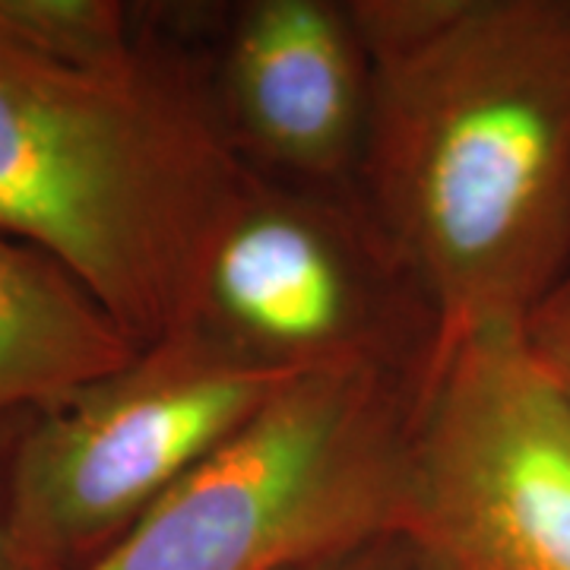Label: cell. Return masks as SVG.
<instances>
[{"label":"cell","mask_w":570,"mask_h":570,"mask_svg":"<svg viewBox=\"0 0 570 570\" xmlns=\"http://www.w3.org/2000/svg\"><path fill=\"white\" fill-rule=\"evenodd\" d=\"M358 197L450 348L527 333L570 261V0H348Z\"/></svg>","instance_id":"1"},{"label":"cell","mask_w":570,"mask_h":570,"mask_svg":"<svg viewBox=\"0 0 570 570\" xmlns=\"http://www.w3.org/2000/svg\"><path fill=\"white\" fill-rule=\"evenodd\" d=\"M254 168L235 153L171 13L121 63L45 58L0 29V232L149 346L178 330L206 238Z\"/></svg>","instance_id":"2"},{"label":"cell","mask_w":570,"mask_h":570,"mask_svg":"<svg viewBox=\"0 0 570 570\" xmlns=\"http://www.w3.org/2000/svg\"><path fill=\"white\" fill-rule=\"evenodd\" d=\"M422 377L298 374L89 570H302L403 535Z\"/></svg>","instance_id":"3"},{"label":"cell","mask_w":570,"mask_h":570,"mask_svg":"<svg viewBox=\"0 0 570 570\" xmlns=\"http://www.w3.org/2000/svg\"><path fill=\"white\" fill-rule=\"evenodd\" d=\"M292 377L184 324L29 412L13 463L22 568H92Z\"/></svg>","instance_id":"4"},{"label":"cell","mask_w":570,"mask_h":570,"mask_svg":"<svg viewBox=\"0 0 570 570\" xmlns=\"http://www.w3.org/2000/svg\"><path fill=\"white\" fill-rule=\"evenodd\" d=\"M184 324L279 374L371 365L428 381L438 348L428 302L358 190L261 171L206 238Z\"/></svg>","instance_id":"5"},{"label":"cell","mask_w":570,"mask_h":570,"mask_svg":"<svg viewBox=\"0 0 570 570\" xmlns=\"http://www.w3.org/2000/svg\"><path fill=\"white\" fill-rule=\"evenodd\" d=\"M403 539L425 570H570V396L527 333L428 371Z\"/></svg>","instance_id":"6"},{"label":"cell","mask_w":570,"mask_h":570,"mask_svg":"<svg viewBox=\"0 0 570 570\" xmlns=\"http://www.w3.org/2000/svg\"><path fill=\"white\" fill-rule=\"evenodd\" d=\"M235 153L266 178L358 190L371 127V63L348 3L232 7L204 70Z\"/></svg>","instance_id":"7"},{"label":"cell","mask_w":570,"mask_h":570,"mask_svg":"<svg viewBox=\"0 0 570 570\" xmlns=\"http://www.w3.org/2000/svg\"><path fill=\"white\" fill-rule=\"evenodd\" d=\"M137 352L58 261L0 232V419L48 406Z\"/></svg>","instance_id":"8"},{"label":"cell","mask_w":570,"mask_h":570,"mask_svg":"<svg viewBox=\"0 0 570 570\" xmlns=\"http://www.w3.org/2000/svg\"><path fill=\"white\" fill-rule=\"evenodd\" d=\"M0 29L45 58L121 63L146 45V7L121 0H0Z\"/></svg>","instance_id":"9"},{"label":"cell","mask_w":570,"mask_h":570,"mask_svg":"<svg viewBox=\"0 0 570 570\" xmlns=\"http://www.w3.org/2000/svg\"><path fill=\"white\" fill-rule=\"evenodd\" d=\"M29 412L0 419V570H26L13 539V463Z\"/></svg>","instance_id":"10"},{"label":"cell","mask_w":570,"mask_h":570,"mask_svg":"<svg viewBox=\"0 0 570 570\" xmlns=\"http://www.w3.org/2000/svg\"><path fill=\"white\" fill-rule=\"evenodd\" d=\"M302 570H425V564L403 535H387V539L367 542L362 549L326 558Z\"/></svg>","instance_id":"11"},{"label":"cell","mask_w":570,"mask_h":570,"mask_svg":"<svg viewBox=\"0 0 570 570\" xmlns=\"http://www.w3.org/2000/svg\"><path fill=\"white\" fill-rule=\"evenodd\" d=\"M527 336L539 352H570V261L546 305L535 311Z\"/></svg>","instance_id":"12"},{"label":"cell","mask_w":570,"mask_h":570,"mask_svg":"<svg viewBox=\"0 0 570 570\" xmlns=\"http://www.w3.org/2000/svg\"><path fill=\"white\" fill-rule=\"evenodd\" d=\"M539 352V348H535ZM546 358V365L554 374V381L561 384V390L570 396V352H539Z\"/></svg>","instance_id":"13"}]
</instances>
